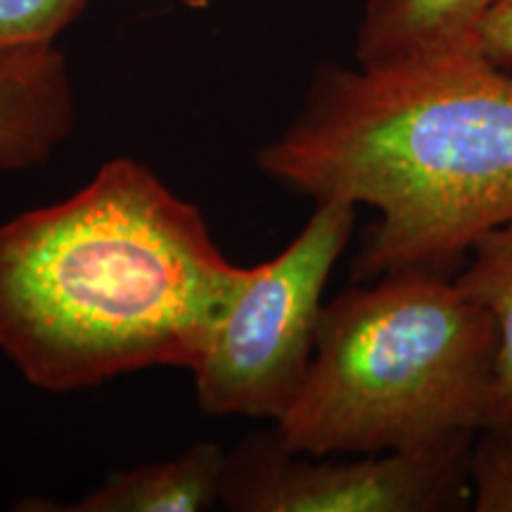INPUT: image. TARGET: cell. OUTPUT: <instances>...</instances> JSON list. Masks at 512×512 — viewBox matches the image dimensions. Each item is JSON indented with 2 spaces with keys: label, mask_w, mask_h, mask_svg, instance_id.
Segmentation results:
<instances>
[{
  "label": "cell",
  "mask_w": 512,
  "mask_h": 512,
  "mask_svg": "<svg viewBox=\"0 0 512 512\" xmlns=\"http://www.w3.org/2000/svg\"><path fill=\"white\" fill-rule=\"evenodd\" d=\"M195 204L136 159L0 226V349L46 392L195 370L245 285Z\"/></svg>",
  "instance_id": "6da1fadb"
},
{
  "label": "cell",
  "mask_w": 512,
  "mask_h": 512,
  "mask_svg": "<svg viewBox=\"0 0 512 512\" xmlns=\"http://www.w3.org/2000/svg\"><path fill=\"white\" fill-rule=\"evenodd\" d=\"M256 166L313 202L377 211L356 278L453 273L512 219V72L479 53L377 69L323 62Z\"/></svg>",
  "instance_id": "7a4b0ae2"
},
{
  "label": "cell",
  "mask_w": 512,
  "mask_h": 512,
  "mask_svg": "<svg viewBox=\"0 0 512 512\" xmlns=\"http://www.w3.org/2000/svg\"><path fill=\"white\" fill-rule=\"evenodd\" d=\"M498 332L456 275L406 268L323 306L309 373L275 420L292 451H413L484 430Z\"/></svg>",
  "instance_id": "3957f363"
},
{
  "label": "cell",
  "mask_w": 512,
  "mask_h": 512,
  "mask_svg": "<svg viewBox=\"0 0 512 512\" xmlns=\"http://www.w3.org/2000/svg\"><path fill=\"white\" fill-rule=\"evenodd\" d=\"M356 226V204L316 202L302 233L245 285L192 370L202 411L278 420L309 373L323 292Z\"/></svg>",
  "instance_id": "277c9868"
},
{
  "label": "cell",
  "mask_w": 512,
  "mask_h": 512,
  "mask_svg": "<svg viewBox=\"0 0 512 512\" xmlns=\"http://www.w3.org/2000/svg\"><path fill=\"white\" fill-rule=\"evenodd\" d=\"M463 434L413 451L358 460L292 451L278 432L254 434L230 456L221 501L238 512H441L470 503V448Z\"/></svg>",
  "instance_id": "5b68a950"
},
{
  "label": "cell",
  "mask_w": 512,
  "mask_h": 512,
  "mask_svg": "<svg viewBox=\"0 0 512 512\" xmlns=\"http://www.w3.org/2000/svg\"><path fill=\"white\" fill-rule=\"evenodd\" d=\"M72 126V81L55 43L0 53V169L43 164Z\"/></svg>",
  "instance_id": "8992f818"
},
{
  "label": "cell",
  "mask_w": 512,
  "mask_h": 512,
  "mask_svg": "<svg viewBox=\"0 0 512 512\" xmlns=\"http://www.w3.org/2000/svg\"><path fill=\"white\" fill-rule=\"evenodd\" d=\"M498 0H368L356 34L358 67H396L477 53V29Z\"/></svg>",
  "instance_id": "52a82bcc"
},
{
  "label": "cell",
  "mask_w": 512,
  "mask_h": 512,
  "mask_svg": "<svg viewBox=\"0 0 512 512\" xmlns=\"http://www.w3.org/2000/svg\"><path fill=\"white\" fill-rule=\"evenodd\" d=\"M226 456L219 444H195L174 460L114 472L74 512H197L221 501Z\"/></svg>",
  "instance_id": "ba28073f"
},
{
  "label": "cell",
  "mask_w": 512,
  "mask_h": 512,
  "mask_svg": "<svg viewBox=\"0 0 512 512\" xmlns=\"http://www.w3.org/2000/svg\"><path fill=\"white\" fill-rule=\"evenodd\" d=\"M456 280L496 323L494 380L484 430L512 439V219L472 245Z\"/></svg>",
  "instance_id": "9c48e42d"
},
{
  "label": "cell",
  "mask_w": 512,
  "mask_h": 512,
  "mask_svg": "<svg viewBox=\"0 0 512 512\" xmlns=\"http://www.w3.org/2000/svg\"><path fill=\"white\" fill-rule=\"evenodd\" d=\"M88 0H0V53L55 43Z\"/></svg>",
  "instance_id": "30bf717a"
},
{
  "label": "cell",
  "mask_w": 512,
  "mask_h": 512,
  "mask_svg": "<svg viewBox=\"0 0 512 512\" xmlns=\"http://www.w3.org/2000/svg\"><path fill=\"white\" fill-rule=\"evenodd\" d=\"M472 441L470 503L477 512H512V439L498 432H479Z\"/></svg>",
  "instance_id": "8fae6325"
},
{
  "label": "cell",
  "mask_w": 512,
  "mask_h": 512,
  "mask_svg": "<svg viewBox=\"0 0 512 512\" xmlns=\"http://www.w3.org/2000/svg\"><path fill=\"white\" fill-rule=\"evenodd\" d=\"M477 53L512 72V0H498L477 29Z\"/></svg>",
  "instance_id": "7c38bea8"
},
{
  "label": "cell",
  "mask_w": 512,
  "mask_h": 512,
  "mask_svg": "<svg viewBox=\"0 0 512 512\" xmlns=\"http://www.w3.org/2000/svg\"><path fill=\"white\" fill-rule=\"evenodd\" d=\"M178 3L185 5V8H190V10H207L214 0H178Z\"/></svg>",
  "instance_id": "4fadbf2b"
}]
</instances>
